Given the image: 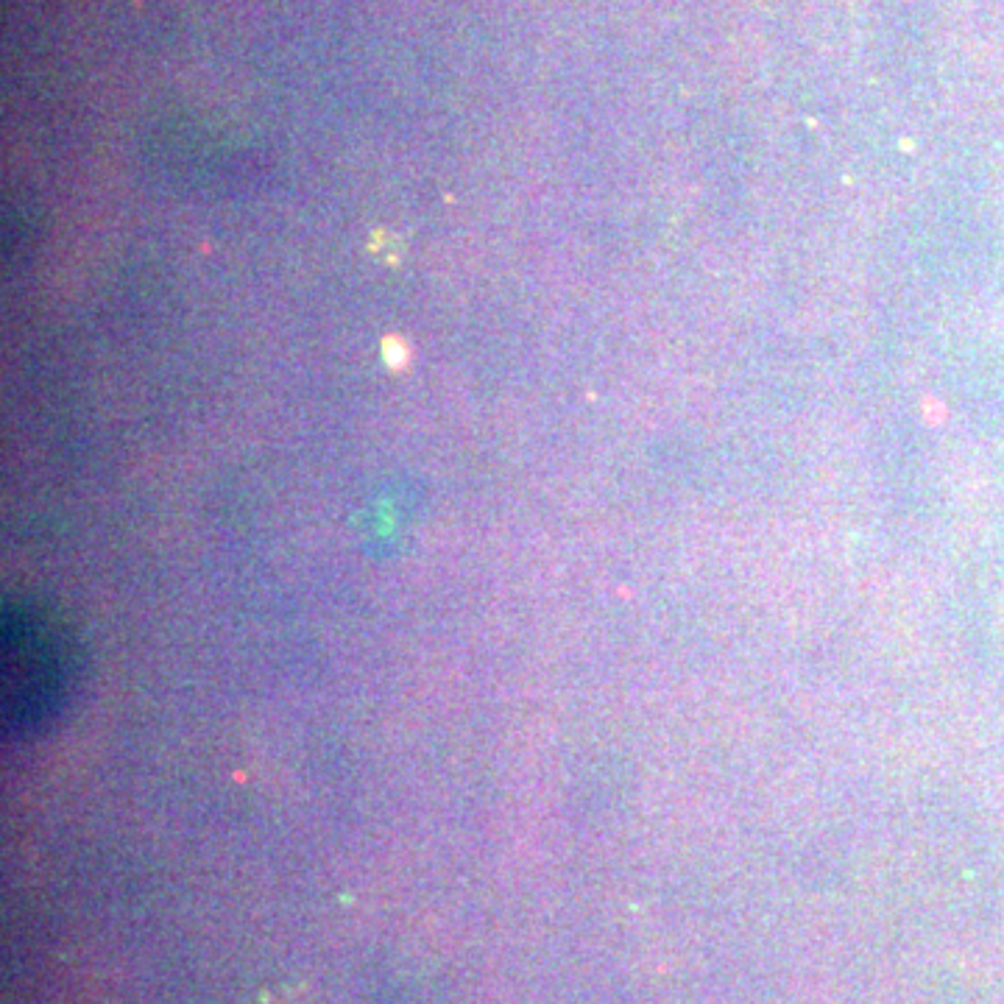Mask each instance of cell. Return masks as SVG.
Listing matches in <instances>:
<instances>
[{"label": "cell", "instance_id": "cell-1", "mask_svg": "<svg viewBox=\"0 0 1004 1004\" xmlns=\"http://www.w3.org/2000/svg\"><path fill=\"white\" fill-rule=\"evenodd\" d=\"M67 667L59 628L37 614L12 611L3 622V714L14 731H34L59 709Z\"/></svg>", "mask_w": 1004, "mask_h": 1004}]
</instances>
